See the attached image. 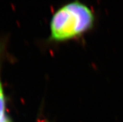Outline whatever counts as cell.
<instances>
[{"mask_svg":"<svg viewBox=\"0 0 123 122\" xmlns=\"http://www.w3.org/2000/svg\"><path fill=\"white\" fill-rule=\"evenodd\" d=\"M93 21V14L88 7L78 1L68 4L53 16L51 37L56 41L71 39L89 29Z\"/></svg>","mask_w":123,"mask_h":122,"instance_id":"cell-1","label":"cell"},{"mask_svg":"<svg viewBox=\"0 0 123 122\" xmlns=\"http://www.w3.org/2000/svg\"><path fill=\"white\" fill-rule=\"evenodd\" d=\"M5 102L4 97L0 98V114L5 115Z\"/></svg>","mask_w":123,"mask_h":122,"instance_id":"cell-2","label":"cell"},{"mask_svg":"<svg viewBox=\"0 0 123 122\" xmlns=\"http://www.w3.org/2000/svg\"><path fill=\"white\" fill-rule=\"evenodd\" d=\"M4 97V94H3V88H2L1 83L0 82V98Z\"/></svg>","mask_w":123,"mask_h":122,"instance_id":"cell-3","label":"cell"}]
</instances>
